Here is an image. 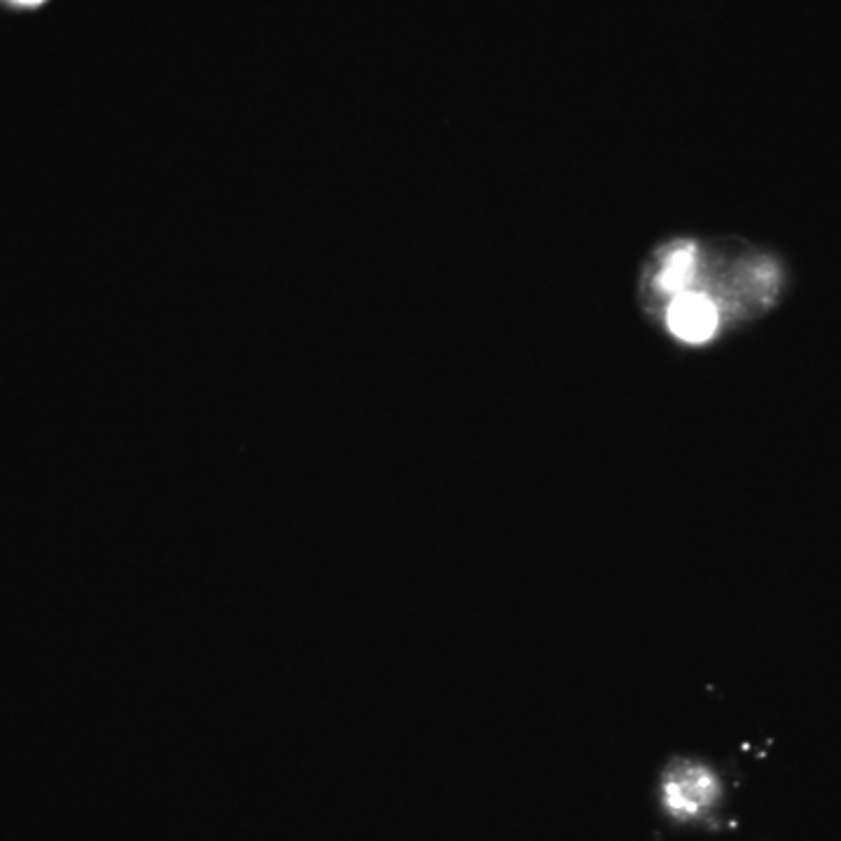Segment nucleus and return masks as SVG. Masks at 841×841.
Wrapping results in <instances>:
<instances>
[{
	"label": "nucleus",
	"instance_id": "obj_1",
	"mask_svg": "<svg viewBox=\"0 0 841 841\" xmlns=\"http://www.w3.org/2000/svg\"><path fill=\"white\" fill-rule=\"evenodd\" d=\"M669 323L680 339L701 344L711 339L718 328V311L704 295L680 293L671 304Z\"/></svg>",
	"mask_w": 841,
	"mask_h": 841
},
{
	"label": "nucleus",
	"instance_id": "obj_2",
	"mask_svg": "<svg viewBox=\"0 0 841 841\" xmlns=\"http://www.w3.org/2000/svg\"><path fill=\"white\" fill-rule=\"evenodd\" d=\"M715 795L713 776L704 769H685L678 771L666 785V799L669 806L678 813H697L699 809L711 804Z\"/></svg>",
	"mask_w": 841,
	"mask_h": 841
},
{
	"label": "nucleus",
	"instance_id": "obj_3",
	"mask_svg": "<svg viewBox=\"0 0 841 841\" xmlns=\"http://www.w3.org/2000/svg\"><path fill=\"white\" fill-rule=\"evenodd\" d=\"M694 274V248L692 246H676L669 250L664 260V269L659 271L657 283L666 293H685L687 283L692 281Z\"/></svg>",
	"mask_w": 841,
	"mask_h": 841
},
{
	"label": "nucleus",
	"instance_id": "obj_4",
	"mask_svg": "<svg viewBox=\"0 0 841 841\" xmlns=\"http://www.w3.org/2000/svg\"><path fill=\"white\" fill-rule=\"evenodd\" d=\"M17 3H22V5H38V3H43V0H17Z\"/></svg>",
	"mask_w": 841,
	"mask_h": 841
}]
</instances>
